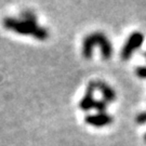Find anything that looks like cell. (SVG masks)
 I'll list each match as a JSON object with an SVG mask.
<instances>
[{
  "instance_id": "6da1fadb",
  "label": "cell",
  "mask_w": 146,
  "mask_h": 146,
  "mask_svg": "<svg viewBox=\"0 0 146 146\" xmlns=\"http://www.w3.org/2000/svg\"><path fill=\"white\" fill-rule=\"evenodd\" d=\"M3 26L5 28L12 31L24 36H33L38 40H47L49 38V31L46 27L39 26L37 22H29L15 19L12 16H7L3 19Z\"/></svg>"
},
{
  "instance_id": "7a4b0ae2",
  "label": "cell",
  "mask_w": 146,
  "mask_h": 146,
  "mask_svg": "<svg viewBox=\"0 0 146 146\" xmlns=\"http://www.w3.org/2000/svg\"><path fill=\"white\" fill-rule=\"evenodd\" d=\"M95 46L100 47L102 56L105 60H110L113 55V46L110 39L105 34L101 31L91 33L84 37L82 42V55L86 58H91L93 54V48Z\"/></svg>"
},
{
  "instance_id": "3957f363",
  "label": "cell",
  "mask_w": 146,
  "mask_h": 146,
  "mask_svg": "<svg viewBox=\"0 0 146 146\" xmlns=\"http://www.w3.org/2000/svg\"><path fill=\"white\" fill-rule=\"evenodd\" d=\"M144 42V35L140 31H134L132 33L129 38L127 39L125 46L121 49V58L123 61H128L132 56L135 50L142 47Z\"/></svg>"
},
{
  "instance_id": "277c9868",
  "label": "cell",
  "mask_w": 146,
  "mask_h": 146,
  "mask_svg": "<svg viewBox=\"0 0 146 146\" xmlns=\"http://www.w3.org/2000/svg\"><path fill=\"white\" fill-rule=\"evenodd\" d=\"M95 90H96V88H95V82H94V80H92V81H90L88 84L84 98L79 102V108L81 110L89 111V110L94 108V103L96 101L93 98V94Z\"/></svg>"
},
{
  "instance_id": "5b68a950",
  "label": "cell",
  "mask_w": 146,
  "mask_h": 146,
  "mask_svg": "<svg viewBox=\"0 0 146 146\" xmlns=\"http://www.w3.org/2000/svg\"><path fill=\"white\" fill-rule=\"evenodd\" d=\"M84 121H86V123L92 125V127L101 128V127L110 125L113 122V117L108 115L107 113H99V114H92V115L86 116Z\"/></svg>"
},
{
  "instance_id": "8992f818",
  "label": "cell",
  "mask_w": 146,
  "mask_h": 146,
  "mask_svg": "<svg viewBox=\"0 0 146 146\" xmlns=\"http://www.w3.org/2000/svg\"><path fill=\"white\" fill-rule=\"evenodd\" d=\"M94 82H95V88H96V90H99L100 92L102 93L103 101H105L107 104L115 101L116 92L110 84H107L104 81H101V80H94Z\"/></svg>"
},
{
  "instance_id": "52a82bcc",
  "label": "cell",
  "mask_w": 146,
  "mask_h": 146,
  "mask_svg": "<svg viewBox=\"0 0 146 146\" xmlns=\"http://www.w3.org/2000/svg\"><path fill=\"white\" fill-rule=\"evenodd\" d=\"M22 20H25V21L29 22H37V16L36 14L33 12L31 10H24L21 14Z\"/></svg>"
},
{
  "instance_id": "ba28073f",
  "label": "cell",
  "mask_w": 146,
  "mask_h": 146,
  "mask_svg": "<svg viewBox=\"0 0 146 146\" xmlns=\"http://www.w3.org/2000/svg\"><path fill=\"white\" fill-rule=\"evenodd\" d=\"M94 110H98V113H106L107 103L103 100H96L94 103Z\"/></svg>"
},
{
  "instance_id": "9c48e42d",
  "label": "cell",
  "mask_w": 146,
  "mask_h": 146,
  "mask_svg": "<svg viewBox=\"0 0 146 146\" xmlns=\"http://www.w3.org/2000/svg\"><path fill=\"white\" fill-rule=\"evenodd\" d=\"M135 74L139 78L146 79V66H139V67H136Z\"/></svg>"
},
{
  "instance_id": "30bf717a",
  "label": "cell",
  "mask_w": 146,
  "mask_h": 146,
  "mask_svg": "<svg viewBox=\"0 0 146 146\" xmlns=\"http://www.w3.org/2000/svg\"><path fill=\"white\" fill-rule=\"evenodd\" d=\"M135 121L136 123H139V125H144V123H146V111H142V113H140L139 115L136 116Z\"/></svg>"
},
{
  "instance_id": "8fae6325",
  "label": "cell",
  "mask_w": 146,
  "mask_h": 146,
  "mask_svg": "<svg viewBox=\"0 0 146 146\" xmlns=\"http://www.w3.org/2000/svg\"><path fill=\"white\" fill-rule=\"evenodd\" d=\"M144 140H145V142H146V133H145V136H144Z\"/></svg>"
},
{
  "instance_id": "7c38bea8",
  "label": "cell",
  "mask_w": 146,
  "mask_h": 146,
  "mask_svg": "<svg viewBox=\"0 0 146 146\" xmlns=\"http://www.w3.org/2000/svg\"><path fill=\"white\" fill-rule=\"evenodd\" d=\"M145 58H146V52H145Z\"/></svg>"
}]
</instances>
